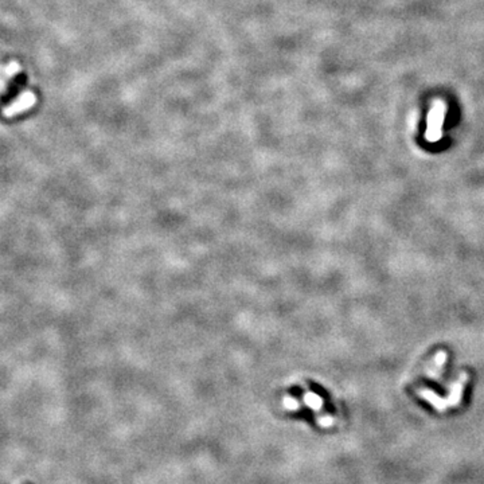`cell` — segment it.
Returning <instances> with one entry per match:
<instances>
[{
  "label": "cell",
  "instance_id": "1",
  "mask_svg": "<svg viewBox=\"0 0 484 484\" xmlns=\"http://www.w3.org/2000/svg\"><path fill=\"white\" fill-rule=\"evenodd\" d=\"M447 113V105L443 100H436L428 113V125L425 137L429 143H436L443 136V124Z\"/></svg>",
  "mask_w": 484,
  "mask_h": 484
},
{
  "label": "cell",
  "instance_id": "2",
  "mask_svg": "<svg viewBox=\"0 0 484 484\" xmlns=\"http://www.w3.org/2000/svg\"><path fill=\"white\" fill-rule=\"evenodd\" d=\"M37 104V97L31 92H26L23 95L19 96V99L15 100L13 104H10L3 109V115L6 117H13V116L22 113V112L29 111L30 108H33Z\"/></svg>",
  "mask_w": 484,
  "mask_h": 484
},
{
  "label": "cell",
  "instance_id": "3",
  "mask_svg": "<svg viewBox=\"0 0 484 484\" xmlns=\"http://www.w3.org/2000/svg\"><path fill=\"white\" fill-rule=\"evenodd\" d=\"M21 70V66L18 65L17 62H11V63H9V66L6 67V74L7 75H14L15 73H18Z\"/></svg>",
  "mask_w": 484,
  "mask_h": 484
}]
</instances>
